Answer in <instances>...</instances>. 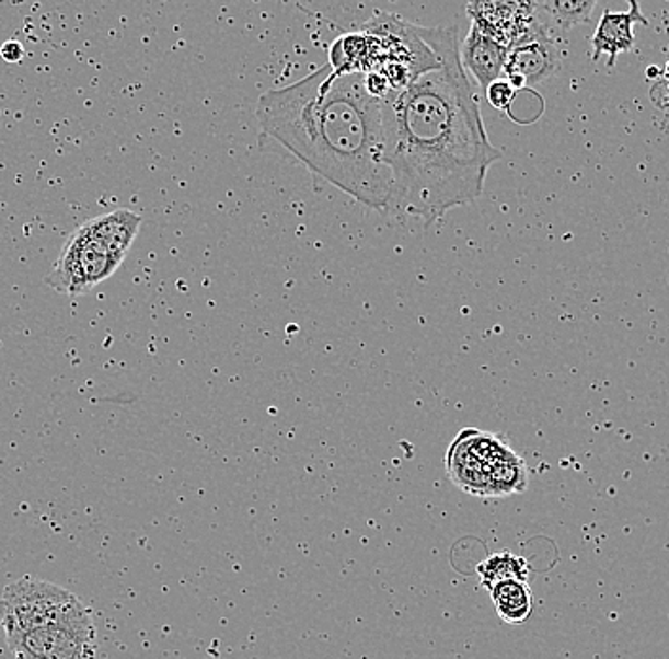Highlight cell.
Masks as SVG:
<instances>
[{"instance_id":"cell-1","label":"cell","mask_w":669,"mask_h":659,"mask_svg":"<svg viewBox=\"0 0 669 659\" xmlns=\"http://www.w3.org/2000/svg\"><path fill=\"white\" fill-rule=\"evenodd\" d=\"M439 65L382 100L384 154L392 173L389 211L430 227L482 196L491 165L503 158L461 63L457 27L426 30Z\"/></svg>"},{"instance_id":"cell-2","label":"cell","mask_w":669,"mask_h":659,"mask_svg":"<svg viewBox=\"0 0 669 659\" xmlns=\"http://www.w3.org/2000/svg\"><path fill=\"white\" fill-rule=\"evenodd\" d=\"M257 120L310 172L369 208H389L392 173L382 160V100L369 94L364 72L322 67L261 95Z\"/></svg>"},{"instance_id":"cell-3","label":"cell","mask_w":669,"mask_h":659,"mask_svg":"<svg viewBox=\"0 0 669 659\" xmlns=\"http://www.w3.org/2000/svg\"><path fill=\"white\" fill-rule=\"evenodd\" d=\"M449 479L477 498L521 495L529 485L526 460L510 443L489 431L466 428L449 447L446 456Z\"/></svg>"},{"instance_id":"cell-4","label":"cell","mask_w":669,"mask_h":659,"mask_svg":"<svg viewBox=\"0 0 669 659\" xmlns=\"http://www.w3.org/2000/svg\"><path fill=\"white\" fill-rule=\"evenodd\" d=\"M86 614L92 612L79 597L35 576L12 581L0 597V624L7 638Z\"/></svg>"},{"instance_id":"cell-5","label":"cell","mask_w":669,"mask_h":659,"mask_svg":"<svg viewBox=\"0 0 669 659\" xmlns=\"http://www.w3.org/2000/svg\"><path fill=\"white\" fill-rule=\"evenodd\" d=\"M123 263V257L107 252L77 229L44 281L58 293L79 297L90 293L101 281L111 278Z\"/></svg>"},{"instance_id":"cell-6","label":"cell","mask_w":669,"mask_h":659,"mask_svg":"<svg viewBox=\"0 0 669 659\" xmlns=\"http://www.w3.org/2000/svg\"><path fill=\"white\" fill-rule=\"evenodd\" d=\"M15 659H94L95 625L92 614L44 625L7 638Z\"/></svg>"},{"instance_id":"cell-7","label":"cell","mask_w":669,"mask_h":659,"mask_svg":"<svg viewBox=\"0 0 669 659\" xmlns=\"http://www.w3.org/2000/svg\"><path fill=\"white\" fill-rule=\"evenodd\" d=\"M562 67V51L539 22L518 43L511 44L504 65L503 79L508 80L516 92L533 88L544 80L552 79Z\"/></svg>"},{"instance_id":"cell-8","label":"cell","mask_w":669,"mask_h":659,"mask_svg":"<svg viewBox=\"0 0 669 659\" xmlns=\"http://www.w3.org/2000/svg\"><path fill=\"white\" fill-rule=\"evenodd\" d=\"M469 14L475 27L493 36L506 50L537 23L534 2H472Z\"/></svg>"},{"instance_id":"cell-9","label":"cell","mask_w":669,"mask_h":659,"mask_svg":"<svg viewBox=\"0 0 669 659\" xmlns=\"http://www.w3.org/2000/svg\"><path fill=\"white\" fill-rule=\"evenodd\" d=\"M648 25V20L641 14L637 2H630L627 12L604 10L598 23V30L591 36V59L598 61L601 54H609V67L614 65L620 54L634 50V25Z\"/></svg>"},{"instance_id":"cell-10","label":"cell","mask_w":669,"mask_h":659,"mask_svg":"<svg viewBox=\"0 0 669 659\" xmlns=\"http://www.w3.org/2000/svg\"><path fill=\"white\" fill-rule=\"evenodd\" d=\"M506 56H508L506 46L495 41L493 36L485 35L472 23L469 35L461 46V63L464 71H469L477 80L483 92L493 82L503 79Z\"/></svg>"},{"instance_id":"cell-11","label":"cell","mask_w":669,"mask_h":659,"mask_svg":"<svg viewBox=\"0 0 669 659\" xmlns=\"http://www.w3.org/2000/svg\"><path fill=\"white\" fill-rule=\"evenodd\" d=\"M143 219L131 209H115L105 216L94 217L79 227L92 242L105 247L107 252L126 258L131 244L139 234Z\"/></svg>"},{"instance_id":"cell-12","label":"cell","mask_w":669,"mask_h":659,"mask_svg":"<svg viewBox=\"0 0 669 659\" xmlns=\"http://www.w3.org/2000/svg\"><path fill=\"white\" fill-rule=\"evenodd\" d=\"M596 7V0H546L539 4L534 2V15L537 22L554 36V31L567 33L575 25L590 22Z\"/></svg>"},{"instance_id":"cell-13","label":"cell","mask_w":669,"mask_h":659,"mask_svg":"<svg viewBox=\"0 0 669 659\" xmlns=\"http://www.w3.org/2000/svg\"><path fill=\"white\" fill-rule=\"evenodd\" d=\"M489 591L498 617L504 624L521 625L533 614V593L527 581L506 580L495 583Z\"/></svg>"},{"instance_id":"cell-14","label":"cell","mask_w":669,"mask_h":659,"mask_svg":"<svg viewBox=\"0 0 669 659\" xmlns=\"http://www.w3.org/2000/svg\"><path fill=\"white\" fill-rule=\"evenodd\" d=\"M531 565L523 557L510 552L493 553L477 565V576L482 588L491 589L495 583L506 580H529Z\"/></svg>"},{"instance_id":"cell-15","label":"cell","mask_w":669,"mask_h":659,"mask_svg":"<svg viewBox=\"0 0 669 659\" xmlns=\"http://www.w3.org/2000/svg\"><path fill=\"white\" fill-rule=\"evenodd\" d=\"M485 92H487V100H489L491 105L498 111H508L511 107V101L516 100V95H518V92L508 84V80L504 79L493 82Z\"/></svg>"},{"instance_id":"cell-16","label":"cell","mask_w":669,"mask_h":659,"mask_svg":"<svg viewBox=\"0 0 669 659\" xmlns=\"http://www.w3.org/2000/svg\"><path fill=\"white\" fill-rule=\"evenodd\" d=\"M0 56L7 63H20L25 56V48L20 41H7L0 48Z\"/></svg>"},{"instance_id":"cell-17","label":"cell","mask_w":669,"mask_h":659,"mask_svg":"<svg viewBox=\"0 0 669 659\" xmlns=\"http://www.w3.org/2000/svg\"><path fill=\"white\" fill-rule=\"evenodd\" d=\"M660 74H662V72H660V69H658V67H648L647 69L648 79H658Z\"/></svg>"},{"instance_id":"cell-18","label":"cell","mask_w":669,"mask_h":659,"mask_svg":"<svg viewBox=\"0 0 669 659\" xmlns=\"http://www.w3.org/2000/svg\"><path fill=\"white\" fill-rule=\"evenodd\" d=\"M662 77L664 79H666V82H668L669 84V61H668V65H666V71H664Z\"/></svg>"},{"instance_id":"cell-19","label":"cell","mask_w":669,"mask_h":659,"mask_svg":"<svg viewBox=\"0 0 669 659\" xmlns=\"http://www.w3.org/2000/svg\"><path fill=\"white\" fill-rule=\"evenodd\" d=\"M668 88H669V84H668Z\"/></svg>"}]
</instances>
